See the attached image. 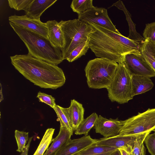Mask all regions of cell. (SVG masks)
<instances>
[{
	"label": "cell",
	"instance_id": "7402d4cb",
	"mask_svg": "<svg viewBox=\"0 0 155 155\" xmlns=\"http://www.w3.org/2000/svg\"><path fill=\"white\" fill-rule=\"evenodd\" d=\"M53 109L57 114L60 123V126L65 127L70 131L73 132L68 108H64L56 105Z\"/></svg>",
	"mask_w": 155,
	"mask_h": 155
},
{
	"label": "cell",
	"instance_id": "ba28073f",
	"mask_svg": "<svg viewBox=\"0 0 155 155\" xmlns=\"http://www.w3.org/2000/svg\"><path fill=\"white\" fill-rule=\"evenodd\" d=\"M123 63L131 76L155 77V72L141 53L126 55Z\"/></svg>",
	"mask_w": 155,
	"mask_h": 155
},
{
	"label": "cell",
	"instance_id": "8d00e7d4",
	"mask_svg": "<svg viewBox=\"0 0 155 155\" xmlns=\"http://www.w3.org/2000/svg\"><path fill=\"white\" fill-rule=\"evenodd\" d=\"M113 152L107 153L104 154L98 155H111Z\"/></svg>",
	"mask_w": 155,
	"mask_h": 155
},
{
	"label": "cell",
	"instance_id": "836d02e7",
	"mask_svg": "<svg viewBox=\"0 0 155 155\" xmlns=\"http://www.w3.org/2000/svg\"><path fill=\"white\" fill-rule=\"evenodd\" d=\"M121 153V155H132L130 152H129L122 149H118Z\"/></svg>",
	"mask_w": 155,
	"mask_h": 155
},
{
	"label": "cell",
	"instance_id": "e575fe53",
	"mask_svg": "<svg viewBox=\"0 0 155 155\" xmlns=\"http://www.w3.org/2000/svg\"><path fill=\"white\" fill-rule=\"evenodd\" d=\"M111 155H121V154L120 150L117 149L113 152Z\"/></svg>",
	"mask_w": 155,
	"mask_h": 155
},
{
	"label": "cell",
	"instance_id": "f1b7e54d",
	"mask_svg": "<svg viewBox=\"0 0 155 155\" xmlns=\"http://www.w3.org/2000/svg\"><path fill=\"white\" fill-rule=\"evenodd\" d=\"M143 35L145 40L155 44V21L146 24Z\"/></svg>",
	"mask_w": 155,
	"mask_h": 155
},
{
	"label": "cell",
	"instance_id": "30bf717a",
	"mask_svg": "<svg viewBox=\"0 0 155 155\" xmlns=\"http://www.w3.org/2000/svg\"><path fill=\"white\" fill-rule=\"evenodd\" d=\"M125 120L110 118L107 119L101 115L98 116L94 126L96 133L100 134L104 137L118 135L123 126Z\"/></svg>",
	"mask_w": 155,
	"mask_h": 155
},
{
	"label": "cell",
	"instance_id": "9a60e30c",
	"mask_svg": "<svg viewBox=\"0 0 155 155\" xmlns=\"http://www.w3.org/2000/svg\"><path fill=\"white\" fill-rule=\"evenodd\" d=\"M73 132L66 127L60 126L58 135L52 140L50 146L44 155H55L57 152L71 139Z\"/></svg>",
	"mask_w": 155,
	"mask_h": 155
},
{
	"label": "cell",
	"instance_id": "6da1fadb",
	"mask_svg": "<svg viewBox=\"0 0 155 155\" xmlns=\"http://www.w3.org/2000/svg\"><path fill=\"white\" fill-rule=\"evenodd\" d=\"M94 30L88 36L89 48L99 58L121 64L125 56L140 53L141 45L119 34L94 23L89 24Z\"/></svg>",
	"mask_w": 155,
	"mask_h": 155
},
{
	"label": "cell",
	"instance_id": "d590c367",
	"mask_svg": "<svg viewBox=\"0 0 155 155\" xmlns=\"http://www.w3.org/2000/svg\"><path fill=\"white\" fill-rule=\"evenodd\" d=\"M0 87H1V89L0 91V101L1 102L3 100V94L2 93V87L1 84L0 83Z\"/></svg>",
	"mask_w": 155,
	"mask_h": 155
},
{
	"label": "cell",
	"instance_id": "3957f363",
	"mask_svg": "<svg viewBox=\"0 0 155 155\" xmlns=\"http://www.w3.org/2000/svg\"><path fill=\"white\" fill-rule=\"evenodd\" d=\"M11 27L23 42L33 57L56 65L63 61L61 49L39 34L9 22Z\"/></svg>",
	"mask_w": 155,
	"mask_h": 155
},
{
	"label": "cell",
	"instance_id": "d6a6232c",
	"mask_svg": "<svg viewBox=\"0 0 155 155\" xmlns=\"http://www.w3.org/2000/svg\"><path fill=\"white\" fill-rule=\"evenodd\" d=\"M32 137H31L29 138L28 143H27L26 146L21 152L20 155H28L30 144Z\"/></svg>",
	"mask_w": 155,
	"mask_h": 155
},
{
	"label": "cell",
	"instance_id": "484cf974",
	"mask_svg": "<svg viewBox=\"0 0 155 155\" xmlns=\"http://www.w3.org/2000/svg\"><path fill=\"white\" fill-rule=\"evenodd\" d=\"M93 6L92 0H73L71 4L73 11L78 15L84 12Z\"/></svg>",
	"mask_w": 155,
	"mask_h": 155
},
{
	"label": "cell",
	"instance_id": "e0dca14e",
	"mask_svg": "<svg viewBox=\"0 0 155 155\" xmlns=\"http://www.w3.org/2000/svg\"><path fill=\"white\" fill-rule=\"evenodd\" d=\"M131 84L133 97L150 90L154 86L150 78L139 76H131Z\"/></svg>",
	"mask_w": 155,
	"mask_h": 155
},
{
	"label": "cell",
	"instance_id": "603a6c76",
	"mask_svg": "<svg viewBox=\"0 0 155 155\" xmlns=\"http://www.w3.org/2000/svg\"><path fill=\"white\" fill-rule=\"evenodd\" d=\"M118 149L115 148L93 144L75 155H98L112 153Z\"/></svg>",
	"mask_w": 155,
	"mask_h": 155
},
{
	"label": "cell",
	"instance_id": "9c48e42d",
	"mask_svg": "<svg viewBox=\"0 0 155 155\" xmlns=\"http://www.w3.org/2000/svg\"><path fill=\"white\" fill-rule=\"evenodd\" d=\"M78 15V19L86 23H94L117 33L120 34L113 23L108 16L107 10L104 8L93 6Z\"/></svg>",
	"mask_w": 155,
	"mask_h": 155
},
{
	"label": "cell",
	"instance_id": "ffe728a7",
	"mask_svg": "<svg viewBox=\"0 0 155 155\" xmlns=\"http://www.w3.org/2000/svg\"><path fill=\"white\" fill-rule=\"evenodd\" d=\"M140 51L142 55L155 72V44L145 40Z\"/></svg>",
	"mask_w": 155,
	"mask_h": 155
},
{
	"label": "cell",
	"instance_id": "7c38bea8",
	"mask_svg": "<svg viewBox=\"0 0 155 155\" xmlns=\"http://www.w3.org/2000/svg\"><path fill=\"white\" fill-rule=\"evenodd\" d=\"M97 139L92 138L90 135L80 138L70 139L55 155H75L89 146L95 144Z\"/></svg>",
	"mask_w": 155,
	"mask_h": 155
},
{
	"label": "cell",
	"instance_id": "277c9868",
	"mask_svg": "<svg viewBox=\"0 0 155 155\" xmlns=\"http://www.w3.org/2000/svg\"><path fill=\"white\" fill-rule=\"evenodd\" d=\"M118 64L106 59L97 58L90 60L84 71L89 88L107 89L115 75Z\"/></svg>",
	"mask_w": 155,
	"mask_h": 155
},
{
	"label": "cell",
	"instance_id": "d6986e66",
	"mask_svg": "<svg viewBox=\"0 0 155 155\" xmlns=\"http://www.w3.org/2000/svg\"><path fill=\"white\" fill-rule=\"evenodd\" d=\"M68 109L73 129L75 131L84 119V109L82 104L75 99L71 100Z\"/></svg>",
	"mask_w": 155,
	"mask_h": 155
},
{
	"label": "cell",
	"instance_id": "4316f807",
	"mask_svg": "<svg viewBox=\"0 0 155 155\" xmlns=\"http://www.w3.org/2000/svg\"><path fill=\"white\" fill-rule=\"evenodd\" d=\"M150 133L139 135L135 139L134 146L131 152L132 155H145L146 149L143 142L147 135Z\"/></svg>",
	"mask_w": 155,
	"mask_h": 155
},
{
	"label": "cell",
	"instance_id": "52a82bcc",
	"mask_svg": "<svg viewBox=\"0 0 155 155\" xmlns=\"http://www.w3.org/2000/svg\"><path fill=\"white\" fill-rule=\"evenodd\" d=\"M155 128V108H149L142 113L125 120L119 134L124 136H137L150 133Z\"/></svg>",
	"mask_w": 155,
	"mask_h": 155
},
{
	"label": "cell",
	"instance_id": "5b68a950",
	"mask_svg": "<svg viewBox=\"0 0 155 155\" xmlns=\"http://www.w3.org/2000/svg\"><path fill=\"white\" fill-rule=\"evenodd\" d=\"M59 24L64 40V46L61 49L64 60L73 49L88 39L89 35L94 29L90 24L78 19L61 20Z\"/></svg>",
	"mask_w": 155,
	"mask_h": 155
},
{
	"label": "cell",
	"instance_id": "2e32d148",
	"mask_svg": "<svg viewBox=\"0 0 155 155\" xmlns=\"http://www.w3.org/2000/svg\"><path fill=\"white\" fill-rule=\"evenodd\" d=\"M57 0H34L25 11L26 15L29 17L40 20L42 14L53 5Z\"/></svg>",
	"mask_w": 155,
	"mask_h": 155
},
{
	"label": "cell",
	"instance_id": "ac0fdd59",
	"mask_svg": "<svg viewBox=\"0 0 155 155\" xmlns=\"http://www.w3.org/2000/svg\"><path fill=\"white\" fill-rule=\"evenodd\" d=\"M113 6H115L119 9L123 11L125 14L126 19L129 26V34L127 38L142 45L145 40L136 31L135 29L136 25L131 19V15L126 8L123 2L121 0H119L114 3L111 7Z\"/></svg>",
	"mask_w": 155,
	"mask_h": 155
},
{
	"label": "cell",
	"instance_id": "44dd1931",
	"mask_svg": "<svg viewBox=\"0 0 155 155\" xmlns=\"http://www.w3.org/2000/svg\"><path fill=\"white\" fill-rule=\"evenodd\" d=\"M98 117L96 113H93L84 119L75 131V134L87 136L90 130L94 126Z\"/></svg>",
	"mask_w": 155,
	"mask_h": 155
},
{
	"label": "cell",
	"instance_id": "8fae6325",
	"mask_svg": "<svg viewBox=\"0 0 155 155\" xmlns=\"http://www.w3.org/2000/svg\"><path fill=\"white\" fill-rule=\"evenodd\" d=\"M8 19L9 22L38 33L48 39L46 23L42 22L40 20L31 18L26 15L21 16L15 15L9 16Z\"/></svg>",
	"mask_w": 155,
	"mask_h": 155
},
{
	"label": "cell",
	"instance_id": "5bb4252c",
	"mask_svg": "<svg viewBox=\"0 0 155 155\" xmlns=\"http://www.w3.org/2000/svg\"><path fill=\"white\" fill-rule=\"evenodd\" d=\"M47 28L48 39L54 46L60 48L64 45V40L63 32L55 20H49L46 22Z\"/></svg>",
	"mask_w": 155,
	"mask_h": 155
},
{
	"label": "cell",
	"instance_id": "1f68e13d",
	"mask_svg": "<svg viewBox=\"0 0 155 155\" xmlns=\"http://www.w3.org/2000/svg\"><path fill=\"white\" fill-rule=\"evenodd\" d=\"M37 97L40 101L48 104L53 108L56 105L55 98L51 95L39 91L38 93Z\"/></svg>",
	"mask_w": 155,
	"mask_h": 155
},
{
	"label": "cell",
	"instance_id": "d4e9b609",
	"mask_svg": "<svg viewBox=\"0 0 155 155\" xmlns=\"http://www.w3.org/2000/svg\"><path fill=\"white\" fill-rule=\"evenodd\" d=\"M89 48L88 38L73 49L67 57L66 60L69 62H72L77 60L81 56L85 55Z\"/></svg>",
	"mask_w": 155,
	"mask_h": 155
},
{
	"label": "cell",
	"instance_id": "83f0119b",
	"mask_svg": "<svg viewBox=\"0 0 155 155\" xmlns=\"http://www.w3.org/2000/svg\"><path fill=\"white\" fill-rule=\"evenodd\" d=\"M15 136L18 147L16 151L21 153L28 141V132L15 130Z\"/></svg>",
	"mask_w": 155,
	"mask_h": 155
},
{
	"label": "cell",
	"instance_id": "4fadbf2b",
	"mask_svg": "<svg viewBox=\"0 0 155 155\" xmlns=\"http://www.w3.org/2000/svg\"><path fill=\"white\" fill-rule=\"evenodd\" d=\"M137 136H124L118 135L97 139L95 144L118 149H122L131 153L134 146V140Z\"/></svg>",
	"mask_w": 155,
	"mask_h": 155
},
{
	"label": "cell",
	"instance_id": "8992f818",
	"mask_svg": "<svg viewBox=\"0 0 155 155\" xmlns=\"http://www.w3.org/2000/svg\"><path fill=\"white\" fill-rule=\"evenodd\" d=\"M107 89L108 98L112 102L123 104L133 99L131 76L124 63L118 64L113 80Z\"/></svg>",
	"mask_w": 155,
	"mask_h": 155
},
{
	"label": "cell",
	"instance_id": "74e56055",
	"mask_svg": "<svg viewBox=\"0 0 155 155\" xmlns=\"http://www.w3.org/2000/svg\"><path fill=\"white\" fill-rule=\"evenodd\" d=\"M153 131L154 132V133L155 134V128L153 130Z\"/></svg>",
	"mask_w": 155,
	"mask_h": 155
},
{
	"label": "cell",
	"instance_id": "4dcf8cb0",
	"mask_svg": "<svg viewBox=\"0 0 155 155\" xmlns=\"http://www.w3.org/2000/svg\"><path fill=\"white\" fill-rule=\"evenodd\" d=\"M149 152L151 155H155V134H149L144 141Z\"/></svg>",
	"mask_w": 155,
	"mask_h": 155
},
{
	"label": "cell",
	"instance_id": "7a4b0ae2",
	"mask_svg": "<svg viewBox=\"0 0 155 155\" xmlns=\"http://www.w3.org/2000/svg\"><path fill=\"white\" fill-rule=\"evenodd\" d=\"M10 58L15 69L35 85L55 89L65 83L63 71L57 65L35 58L28 53L16 54Z\"/></svg>",
	"mask_w": 155,
	"mask_h": 155
},
{
	"label": "cell",
	"instance_id": "cb8c5ba5",
	"mask_svg": "<svg viewBox=\"0 0 155 155\" xmlns=\"http://www.w3.org/2000/svg\"><path fill=\"white\" fill-rule=\"evenodd\" d=\"M55 130L53 128L46 130L36 150L33 155H44L46 150L51 143L52 138Z\"/></svg>",
	"mask_w": 155,
	"mask_h": 155
},
{
	"label": "cell",
	"instance_id": "f546056e",
	"mask_svg": "<svg viewBox=\"0 0 155 155\" xmlns=\"http://www.w3.org/2000/svg\"><path fill=\"white\" fill-rule=\"evenodd\" d=\"M34 0H8L9 6L12 8L19 11L27 9Z\"/></svg>",
	"mask_w": 155,
	"mask_h": 155
}]
</instances>
